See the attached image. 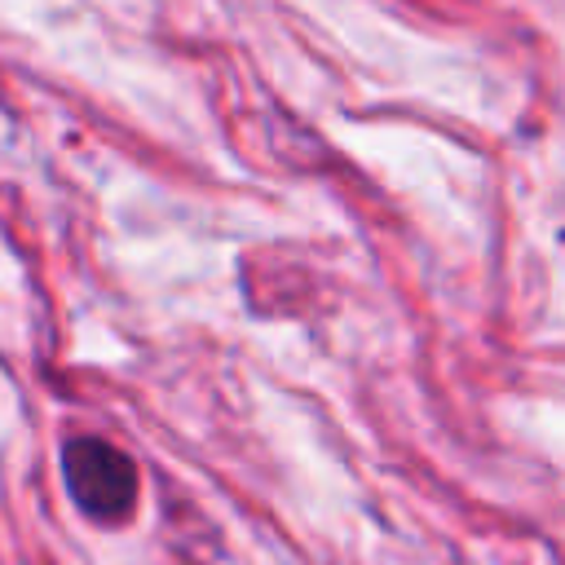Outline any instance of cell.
I'll return each mask as SVG.
<instances>
[{"label": "cell", "mask_w": 565, "mask_h": 565, "mask_svg": "<svg viewBox=\"0 0 565 565\" xmlns=\"http://www.w3.org/2000/svg\"><path fill=\"white\" fill-rule=\"evenodd\" d=\"M62 472H66L71 499L93 521H124L132 512V503H137V468L110 441H97V437L66 441Z\"/></svg>", "instance_id": "cell-1"}]
</instances>
